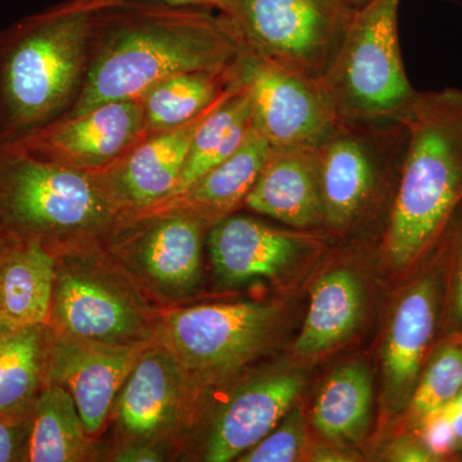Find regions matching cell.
<instances>
[{
  "label": "cell",
  "instance_id": "1",
  "mask_svg": "<svg viewBox=\"0 0 462 462\" xmlns=\"http://www.w3.org/2000/svg\"><path fill=\"white\" fill-rule=\"evenodd\" d=\"M239 54L211 9L149 0L94 9L84 89L67 116L142 98L154 84L181 72L224 71Z\"/></svg>",
  "mask_w": 462,
  "mask_h": 462
},
{
  "label": "cell",
  "instance_id": "2",
  "mask_svg": "<svg viewBox=\"0 0 462 462\" xmlns=\"http://www.w3.org/2000/svg\"><path fill=\"white\" fill-rule=\"evenodd\" d=\"M91 11L69 0L0 32V145L69 115L87 79Z\"/></svg>",
  "mask_w": 462,
  "mask_h": 462
},
{
  "label": "cell",
  "instance_id": "3",
  "mask_svg": "<svg viewBox=\"0 0 462 462\" xmlns=\"http://www.w3.org/2000/svg\"><path fill=\"white\" fill-rule=\"evenodd\" d=\"M403 123L409 141L384 242L396 269L436 248L462 203V90L419 91Z\"/></svg>",
  "mask_w": 462,
  "mask_h": 462
},
{
  "label": "cell",
  "instance_id": "4",
  "mask_svg": "<svg viewBox=\"0 0 462 462\" xmlns=\"http://www.w3.org/2000/svg\"><path fill=\"white\" fill-rule=\"evenodd\" d=\"M120 212L96 176L0 145V227L51 252L105 242Z\"/></svg>",
  "mask_w": 462,
  "mask_h": 462
},
{
  "label": "cell",
  "instance_id": "5",
  "mask_svg": "<svg viewBox=\"0 0 462 462\" xmlns=\"http://www.w3.org/2000/svg\"><path fill=\"white\" fill-rule=\"evenodd\" d=\"M56 260L47 322L54 334L120 346L153 342L158 319L103 242L60 249Z\"/></svg>",
  "mask_w": 462,
  "mask_h": 462
},
{
  "label": "cell",
  "instance_id": "6",
  "mask_svg": "<svg viewBox=\"0 0 462 462\" xmlns=\"http://www.w3.org/2000/svg\"><path fill=\"white\" fill-rule=\"evenodd\" d=\"M400 5L401 0H367L356 8L322 78L339 121H403L418 98L403 66Z\"/></svg>",
  "mask_w": 462,
  "mask_h": 462
},
{
  "label": "cell",
  "instance_id": "7",
  "mask_svg": "<svg viewBox=\"0 0 462 462\" xmlns=\"http://www.w3.org/2000/svg\"><path fill=\"white\" fill-rule=\"evenodd\" d=\"M356 8L354 0H221L216 11L240 53L322 80Z\"/></svg>",
  "mask_w": 462,
  "mask_h": 462
},
{
  "label": "cell",
  "instance_id": "8",
  "mask_svg": "<svg viewBox=\"0 0 462 462\" xmlns=\"http://www.w3.org/2000/svg\"><path fill=\"white\" fill-rule=\"evenodd\" d=\"M409 132L403 121H338L318 144L324 226H361L385 191L396 196Z\"/></svg>",
  "mask_w": 462,
  "mask_h": 462
},
{
  "label": "cell",
  "instance_id": "9",
  "mask_svg": "<svg viewBox=\"0 0 462 462\" xmlns=\"http://www.w3.org/2000/svg\"><path fill=\"white\" fill-rule=\"evenodd\" d=\"M272 303H215L172 309L157 320L154 340L180 366L188 388L215 383L263 354L278 329Z\"/></svg>",
  "mask_w": 462,
  "mask_h": 462
},
{
  "label": "cell",
  "instance_id": "10",
  "mask_svg": "<svg viewBox=\"0 0 462 462\" xmlns=\"http://www.w3.org/2000/svg\"><path fill=\"white\" fill-rule=\"evenodd\" d=\"M208 225L181 211L120 216L103 247L139 289L175 300L202 278V247Z\"/></svg>",
  "mask_w": 462,
  "mask_h": 462
},
{
  "label": "cell",
  "instance_id": "11",
  "mask_svg": "<svg viewBox=\"0 0 462 462\" xmlns=\"http://www.w3.org/2000/svg\"><path fill=\"white\" fill-rule=\"evenodd\" d=\"M231 74L251 94L254 129L273 148L318 145L338 124L321 79L245 53Z\"/></svg>",
  "mask_w": 462,
  "mask_h": 462
},
{
  "label": "cell",
  "instance_id": "12",
  "mask_svg": "<svg viewBox=\"0 0 462 462\" xmlns=\"http://www.w3.org/2000/svg\"><path fill=\"white\" fill-rule=\"evenodd\" d=\"M145 136L142 100L105 103L66 116L14 143L32 156L96 175L117 162Z\"/></svg>",
  "mask_w": 462,
  "mask_h": 462
},
{
  "label": "cell",
  "instance_id": "13",
  "mask_svg": "<svg viewBox=\"0 0 462 462\" xmlns=\"http://www.w3.org/2000/svg\"><path fill=\"white\" fill-rule=\"evenodd\" d=\"M147 346L109 345L54 334L48 383L62 385L71 394L93 439L105 430L118 392Z\"/></svg>",
  "mask_w": 462,
  "mask_h": 462
},
{
  "label": "cell",
  "instance_id": "14",
  "mask_svg": "<svg viewBox=\"0 0 462 462\" xmlns=\"http://www.w3.org/2000/svg\"><path fill=\"white\" fill-rule=\"evenodd\" d=\"M188 389L175 358L153 339L142 352L115 401L112 413L120 446H162L180 420Z\"/></svg>",
  "mask_w": 462,
  "mask_h": 462
},
{
  "label": "cell",
  "instance_id": "15",
  "mask_svg": "<svg viewBox=\"0 0 462 462\" xmlns=\"http://www.w3.org/2000/svg\"><path fill=\"white\" fill-rule=\"evenodd\" d=\"M442 316V276L430 269L398 300L383 349L384 396L389 411L407 410L431 354Z\"/></svg>",
  "mask_w": 462,
  "mask_h": 462
},
{
  "label": "cell",
  "instance_id": "16",
  "mask_svg": "<svg viewBox=\"0 0 462 462\" xmlns=\"http://www.w3.org/2000/svg\"><path fill=\"white\" fill-rule=\"evenodd\" d=\"M221 100L181 126L145 134L117 162L94 175L121 216L147 211L172 193L194 135Z\"/></svg>",
  "mask_w": 462,
  "mask_h": 462
},
{
  "label": "cell",
  "instance_id": "17",
  "mask_svg": "<svg viewBox=\"0 0 462 462\" xmlns=\"http://www.w3.org/2000/svg\"><path fill=\"white\" fill-rule=\"evenodd\" d=\"M298 372L267 374L249 380L215 416L205 460L229 462L263 440L287 415L305 388Z\"/></svg>",
  "mask_w": 462,
  "mask_h": 462
},
{
  "label": "cell",
  "instance_id": "18",
  "mask_svg": "<svg viewBox=\"0 0 462 462\" xmlns=\"http://www.w3.org/2000/svg\"><path fill=\"white\" fill-rule=\"evenodd\" d=\"M311 240V236L234 214L207 231L212 266L226 284L281 275Z\"/></svg>",
  "mask_w": 462,
  "mask_h": 462
},
{
  "label": "cell",
  "instance_id": "19",
  "mask_svg": "<svg viewBox=\"0 0 462 462\" xmlns=\"http://www.w3.org/2000/svg\"><path fill=\"white\" fill-rule=\"evenodd\" d=\"M245 206L296 230L324 226L318 145L273 148Z\"/></svg>",
  "mask_w": 462,
  "mask_h": 462
},
{
  "label": "cell",
  "instance_id": "20",
  "mask_svg": "<svg viewBox=\"0 0 462 462\" xmlns=\"http://www.w3.org/2000/svg\"><path fill=\"white\" fill-rule=\"evenodd\" d=\"M272 151L269 142L252 127L247 139L224 162L200 176L179 196L143 212H187L211 227L245 205Z\"/></svg>",
  "mask_w": 462,
  "mask_h": 462
},
{
  "label": "cell",
  "instance_id": "21",
  "mask_svg": "<svg viewBox=\"0 0 462 462\" xmlns=\"http://www.w3.org/2000/svg\"><path fill=\"white\" fill-rule=\"evenodd\" d=\"M56 264L41 243L12 240L0 258V333L47 324Z\"/></svg>",
  "mask_w": 462,
  "mask_h": 462
},
{
  "label": "cell",
  "instance_id": "22",
  "mask_svg": "<svg viewBox=\"0 0 462 462\" xmlns=\"http://www.w3.org/2000/svg\"><path fill=\"white\" fill-rule=\"evenodd\" d=\"M364 288L356 273L337 269L322 275L311 289V300L294 351L311 357L346 342L360 325Z\"/></svg>",
  "mask_w": 462,
  "mask_h": 462
},
{
  "label": "cell",
  "instance_id": "23",
  "mask_svg": "<svg viewBox=\"0 0 462 462\" xmlns=\"http://www.w3.org/2000/svg\"><path fill=\"white\" fill-rule=\"evenodd\" d=\"M97 451L74 398L62 385L48 383L33 403L25 461H91Z\"/></svg>",
  "mask_w": 462,
  "mask_h": 462
},
{
  "label": "cell",
  "instance_id": "24",
  "mask_svg": "<svg viewBox=\"0 0 462 462\" xmlns=\"http://www.w3.org/2000/svg\"><path fill=\"white\" fill-rule=\"evenodd\" d=\"M53 339L48 324L0 333V416L32 409L48 383Z\"/></svg>",
  "mask_w": 462,
  "mask_h": 462
},
{
  "label": "cell",
  "instance_id": "25",
  "mask_svg": "<svg viewBox=\"0 0 462 462\" xmlns=\"http://www.w3.org/2000/svg\"><path fill=\"white\" fill-rule=\"evenodd\" d=\"M252 127L251 94L247 88L234 83L230 93L207 116L194 135L179 180L166 199L179 196L200 176L229 158L247 139Z\"/></svg>",
  "mask_w": 462,
  "mask_h": 462
},
{
  "label": "cell",
  "instance_id": "26",
  "mask_svg": "<svg viewBox=\"0 0 462 462\" xmlns=\"http://www.w3.org/2000/svg\"><path fill=\"white\" fill-rule=\"evenodd\" d=\"M231 67L181 72L149 88L141 98L145 134L175 129L217 105L234 87Z\"/></svg>",
  "mask_w": 462,
  "mask_h": 462
},
{
  "label": "cell",
  "instance_id": "27",
  "mask_svg": "<svg viewBox=\"0 0 462 462\" xmlns=\"http://www.w3.org/2000/svg\"><path fill=\"white\" fill-rule=\"evenodd\" d=\"M373 376L366 365L348 363L331 373L312 407L316 430L331 442H358L372 419Z\"/></svg>",
  "mask_w": 462,
  "mask_h": 462
},
{
  "label": "cell",
  "instance_id": "28",
  "mask_svg": "<svg viewBox=\"0 0 462 462\" xmlns=\"http://www.w3.org/2000/svg\"><path fill=\"white\" fill-rule=\"evenodd\" d=\"M462 391V338H446L422 367L407 411L413 424L442 409Z\"/></svg>",
  "mask_w": 462,
  "mask_h": 462
},
{
  "label": "cell",
  "instance_id": "29",
  "mask_svg": "<svg viewBox=\"0 0 462 462\" xmlns=\"http://www.w3.org/2000/svg\"><path fill=\"white\" fill-rule=\"evenodd\" d=\"M438 245L446 252V266L442 276V316L447 338H462V203Z\"/></svg>",
  "mask_w": 462,
  "mask_h": 462
},
{
  "label": "cell",
  "instance_id": "30",
  "mask_svg": "<svg viewBox=\"0 0 462 462\" xmlns=\"http://www.w3.org/2000/svg\"><path fill=\"white\" fill-rule=\"evenodd\" d=\"M306 442V422L298 407H291L263 440L245 452L240 462H291L297 460Z\"/></svg>",
  "mask_w": 462,
  "mask_h": 462
},
{
  "label": "cell",
  "instance_id": "31",
  "mask_svg": "<svg viewBox=\"0 0 462 462\" xmlns=\"http://www.w3.org/2000/svg\"><path fill=\"white\" fill-rule=\"evenodd\" d=\"M413 425L416 437L434 461L447 460L457 455V442L446 406L427 413Z\"/></svg>",
  "mask_w": 462,
  "mask_h": 462
},
{
  "label": "cell",
  "instance_id": "32",
  "mask_svg": "<svg viewBox=\"0 0 462 462\" xmlns=\"http://www.w3.org/2000/svg\"><path fill=\"white\" fill-rule=\"evenodd\" d=\"M32 412L0 416V462L25 461Z\"/></svg>",
  "mask_w": 462,
  "mask_h": 462
},
{
  "label": "cell",
  "instance_id": "33",
  "mask_svg": "<svg viewBox=\"0 0 462 462\" xmlns=\"http://www.w3.org/2000/svg\"><path fill=\"white\" fill-rule=\"evenodd\" d=\"M388 457L389 460L401 462L434 461L418 437H401L391 447Z\"/></svg>",
  "mask_w": 462,
  "mask_h": 462
},
{
  "label": "cell",
  "instance_id": "34",
  "mask_svg": "<svg viewBox=\"0 0 462 462\" xmlns=\"http://www.w3.org/2000/svg\"><path fill=\"white\" fill-rule=\"evenodd\" d=\"M115 462H160L165 460L161 447L133 443V445L118 446L111 456Z\"/></svg>",
  "mask_w": 462,
  "mask_h": 462
},
{
  "label": "cell",
  "instance_id": "35",
  "mask_svg": "<svg viewBox=\"0 0 462 462\" xmlns=\"http://www.w3.org/2000/svg\"><path fill=\"white\" fill-rule=\"evenodd\" d=\"M76 7L94 9L116 5V3L130 2V0H69ZM149 2L166 3V5H179V7H197L206 9H217L221 0H149Z\"/></svg>",
  "mask_w": 462,
  "mask_h": 462
},
{
  "label": "cell",
  "instance_id": "36",
  "mask_svg": "<svg viewBox=\"0 0 462 462\" xmlns=\"http://www.w3.org/2000/svg\"><path fill=\"white\" fill-rule=\"evenodd\" d=\"M449 420L454 428L456 442H457V455H462V391L452 402L446 406Z\"/></svg>",
  "mask_w": 462,
  "mask_h": 462
},
{
  "label": "cell",
  "instance_id": "37",
  "mask_svg": "<svg viewBox=\"0 0 462 462\" xmlns=\"http://www.w3.org/2000/svg\"><path fill=\"white\" fill-rule=\"evenodd\" d=\"M314 460L316 461H346V456L340 454V452H336L331 448H320L315 452Z\"/></svg>",
  "mask_w": 462,
  "mask_h": 462
},
{
  "label": "cell",
  "instance_id": "38",
  "mask_svg": "<svg viewBox=\"0 0 462 462\" xmlns=\"http://www.w3.org/2000/svg\"><path fill=\"white\" fill-rule=\"evenodd\" d=\"M12 240L14 239L9 238L7 233L0 227V258H2L9 245H11Z\"/></svg>",
  "mask_w": 462,
  "mask_h": 462
},
{
  "label": "cell",
  "instance_id": "39",
  "mask_svg": "<svg viewBox=\"0 0 462 462\" xmlns=\"http://www.w3.org/2000/svg\"><path fill=\"white\" fill-rule=\"evenodd\" d=\"M366 2H367V0H354L356 7H360V5H363L364 3H366Z\"/></svg>",
  "mask_w": 462,
  "mask_h": 462
}]
</instances>
